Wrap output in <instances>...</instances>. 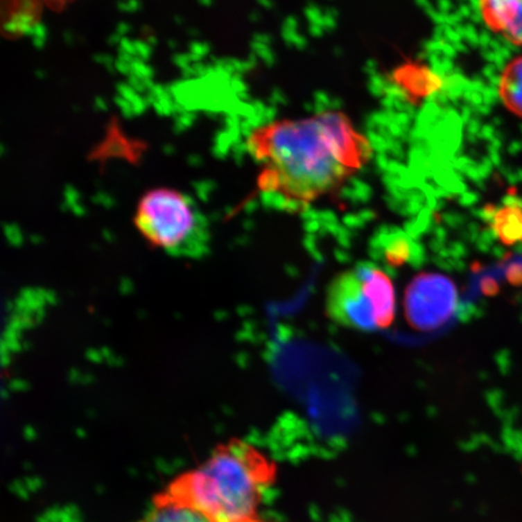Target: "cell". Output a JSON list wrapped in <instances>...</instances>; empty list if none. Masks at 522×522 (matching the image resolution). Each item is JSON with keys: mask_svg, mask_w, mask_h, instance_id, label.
Masks as SVG:
<instances>
[{"mask_svg": "<svg viewBox=\"0 0 522 522\" xmlns=\"http://www.w3.org/2000/svg\"><path fill=\"white\" fill-rule=\"evenodd\" d=\"M134 225L156 250L174 258L200 259L211 243L208 223L193 198L172 188H154L137 203Z\"/></svg>", "mask_w": 522, "mask_h": 522, "instance_id": "obj_3", "label": "cell"}, {"mask_svg": "<svg viewBox=\"0 0 522 522\" xmlns=\"http://www.w3.org/2000/svg\"><path fill=\"white\" fill-rule=\"evenodd\" d=\"M499 98L510 113L522 118V56L505 66L498 81Z\"/></svg>", "mask_w": 522, "mask_h": 522, "instance_id": "obj_9", "label": "cell"}, {"mask_svg": "<svg viewBox=\"0 0 522 522\" xmlns=\"http://www.w3.org/2000/svg\"><path fill=\"white\" fill-rule=\"evenodd\" d=\"M486 218L496 238L507 247L522 243V201L512 198L498 207L486 208Z\"/></svg>", "mask_w": 522, "mask_h": 522, "instance_id": "obj_8", "label": "cell"}, {"mask_svg": "<svg viewBox=\"0 0 522 522\" xmlns=\"http://www.w3.org/2000/svg\"><path fill=\"white\" fill-rule=\"evenodd\" d=\"M259 164L261 193L293 205H311L339 191L372 159V144L345 114L263 123L247 138Z\"/></svg>", "mask_w": 522, "mask_h": 522, "instance_id": "obj_1", "label": "cell"}, {"mask_svg": "<svg viewBox=\"0 0 522 522\" xmlns=\"http://www.w3.org/2000/svg\"><path fill=\"white\" fill-rule=\"evenodd\" d=\"M139 522H212L196 509L177 503L157 494L154 505Z\"/></svg>", "mask_w": 522, "mask_h": 522, "instance_id": "obj_10", "label": "cell"}, {"mask_svg": "<svg viewBox=\"0 0 522 522\" xmlns=\"http://www.w3.org/2000/svg\"><path fill=\"white\" fill-rule=\"evenodd\" d=\"M47 3L51 5V6H55V8H61V6H63V5H66L67 3H69V1H71V0H46Z\"/></svg>", "mask_w": 522, "mask_h": 522, "instance_id": "obj_13", "label": "cell"}, {"mask_svg": "<svg viewBox=\"0 0 522 522\" xmlns=\"http://www.w3.org/2000/svg\"><path fill=\"white\" fill-rule=\"evenodd\" d=\"M377 250L388 265L399 268L408 263L412 255V241L401 231L387 232L380 236Z\"/></svg>", "mask_w": 522, "mask_h": 522, "instance_id": "obj_11", "label": "cell"}, {"mask_svg": "<svg viewBox=\"0 0 522 522\" xmlns=\"http://www.w3.org/2000/svg\"><path fill=\"white\" fill-rule=\"evenodd\" d=\"M479 8L492 32L522 46V0H479Z\"/></svg>", "mask_w": 522, "mask_h": 522, "instance_id": "obj_6", "label": "cell"}, {"mask_svg": "<svg viewBox=\"0 0 522 522\" xmlns=\"http://www.w3.org/2000/svg\"><path fill=\"white\" fill-rule=\"evenodd\" d=\"M456 292L451 283L439 276H424L412 283L406 297L408 320L419 329H432L451 315Z\"/></svg>", "mask_w": 522, "mask_h": 522, "instance_id": "obj_5", "label": "cell"}, {"mask_svg": "<svg viewBox=\"0 0 522 522\" xmlns=\"http://www.w3.org/2000/svg\"><path fill=\"white\" fill-rule=\"evenodd\" d=\"M325 311L330 320L347 329L380 330L376 307L357 268L339 273L331 281L327 292Z\"/></svg>", "mask_w": 522, "mask_h": 522, "instance_id": "obj_4", "label": "cell"}, {"mask_svg": "<svg viewBox=\"0 0 522 522\" xmlns=\"http://www.w3.org/2000/svg\"><path fill=\"white\" fill-rule=\"evenodd\" d=\"M358 271L367 282L369 292L376 307L379 329H387L394 322L395 294L391 278L374 263H359Z\"/></svg>", "mask_w": 522, "mask_h": 522, "instance_id": "obj_7", "label": "cell"}, {"mask_svg": "<svg viewBox=\"0 0 522 522\" xmlns=\"http://www.w3.org/2000/svg\"><path fill=\"white\" fill-rule=\"evenodd\" d=\"M505 277L513 286H522V261H514L509 263L505 270Z\"/></svg>", "mask_w": 522, "mask_h": 522, "instance_id": "obj_12", "label": "cell"}, {"mask_svg": "<svg viewBox=\"0 0 522 522\" xmlns=\"http://www.w3.org/2000/svg\"><path fill=\"white\" fill-rule=\"evenodd\" d=\"M247 522H268V521H263V520H261V519H259L258 518V516H256V518L250 519V520H248V521Z\"/></svg>", "mask_w": 522, "mask_h": 522, "instance_id": "obj_14", "label": "cell"}, {"mask_svg": "<svg viewBox=\"0 0 522 522\" xmlns=\"http://www.w3.org/2000/svg\"><path fill=\"white\" fill-rule=\"evenodd\" d=\"M276 478V463L259 449L231 439L160 494L196 509L212 522H247L258 516L263 494Z\"/></svg>", "mask_w": 522, "mask_h": 522, "instance_id": "obj_2", "label": "cell"}]
</instances>
